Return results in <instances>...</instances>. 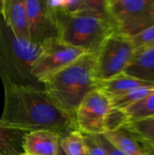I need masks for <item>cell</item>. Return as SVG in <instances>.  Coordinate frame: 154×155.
Segmentation results:
<instances>
[{
    "mask_svg": "<svg viewBox=\"0 0 154 155\" xmlns=\"http://www.w3.org/2000/svg\"><path fill=\"white\" fill-rule=\"evenodd\" d=\"M3 126L31 133L52 131L61 135L76 131L75 119L61 109L44 90L34 87L4 85Z\"/></svg>",
    "mask_w": 154,
    "mask_h": 155,
    "instance_id": "1",
    "label": "cell"
},
{
    "mask_svg": "<svg viewBox=\"0 0 154 155\" xmlns=\"http://www.w3.org/2000/svg\"><path fill=\"white\" fill-rule=\"evenodd\" d=\"M95 54L87 53L83 54L43 82L45 93L74 119L82 100L88 93L95 90L93 78Z\"/></svg>",
    "mask_w": 154,
    "mask_h": 155,
    "instance_id": "2",
    "label": "cell"
},
{
    "mask_svg": "<svg viewBox=\"0 0 154 155\" xmlns=\"http://www.w3.org/2000/svg\"><path fill=\"white\" fill-rule=\"evenodd\" d=\"M44 47L34 45L30 40L17 38L0 19V78L3 85L15 84L44 90V84L36 80L31 72Z\"/></svg>",
    "mask_w": 154,
    "mask_h": 155,
    "instance_id": "3",
    "label": "cell"
},
{
    "mask_svg": "<svg viewBox=\"0 0 154 155\" xmlns=\"http://www.w3.org/2000/svg\"><path fill=\"white\" fill-rule=\"evenodd\" d=\"M59 29V41L82 49L87 54H97L103 42L116 33L110 16L93 14H69L54 11Z\"/></svg>",
    "mask_w": 154,
    "mask_h": 155,
    "instance_id": "4",
    "label": "cell"
},
{
    "mask_svg": "<svg viewBox=\"0 0 154 155\" xmlns=\"http://www.w3.org/2000/svg\"><path fill=\"white\" fill-rule=\"evenodd\" d=\"M116 33L132 38L154 25V0H107Z\"/></svg>",
    "mask_w": 154,
    "mask_h": 155,
    "instance_id": "5",
    "label": "cell"
},
{
    "mask_svg": "<svg viewBox=\"0 0 154 155\" xmlns=\"http://www.w3.org/2000/svg\"><path fill=\"white\" fill-rule=\"evenodd\" d=\"M134 50L131 38L117 33L111 35L95 54L94 81L107 80L123 73Z\"/></svg>",
    "mask_w": 154,
    "mask_h": 155,
    "instance_id": "6",
    "label": "cell"
},
{
    "mask_svg": "<svg viewBox=\"0 0 154 155\" xmlns=\"http://www.w3.org/2000/svg\"><path fill=\"white\" fill-rule=\"evenodd\" d=\"M110 100L98 90L88 93L79 104L75 114L77 130L95 135L106 132V120L111 111Z\"/></svg>",
    "mask_w": 154,
    "mask_h": 155,
    "instance_id": "7",
    "label": "cell"
},
{
    "mask_svg": "<svg viewBox=\"0 0 154 155\" xmlns=\"http://www.w3.org/2000/svg\"><path fill=\"white\" fill-rule=\"evenodd\" d=\"M84 54L86 53L82 49L65 45L59 40L51 42L44 45L34 63L31 69L32 74L43 84L46 78L71 64Z\"/></svg>",
    "mask_w": 154,
    "mask_h": 155,
    "instance_id": "8",
    "label": "cell"
},
{
    "mask_svg": "<svg viewBox=\"0 0 154 155\" xmlns=\"http://www.w3.org/2000/svg\"><path fill=\"white\" fill-rule=\"evenodd\" d=\"M29 40L35 45L44 46L59 40V29L54 11L50 10L45 1L25 0Z\"/></svg>",
    "mask_w": 154,
    "mask_h": 155,
    "instance_id": "9",
    "label": "cell"
},
{
    "mask_svg": "<svg viewBox=\"0 0 154 155\" xmlns=\"http://www.w3.org/2000/svg\"><path fill=\"white\" fill-rule=\"evenodd\" d=\"M63 135L52 131L27 133L24 141V154L57 155Z\"/></svg>",
    "mask_w": 154,
    "mask_h": 155,
    "instance_id": "10",
    "label": "cell"
},
{
    "mask_svg": "<svg viewBox=\"0 0 154 155\" xmlns=\"http://www.w3.org/2000/svg\"><path fill=\"white\" fill-rule=\"evenodd\" d=\"M2 16L5 25L17 38L29 40L25 0H5Z\"/></svg>",
    "mask_w": 154,
    "mask_h": 155,
    "instance_id": "11",
    "label": "cell"
},
{
    "mask_svg": "<svg viewBox=\"0 0 154 155\" xmlns=\"http://www.w3.org/2000/svg\"><path fill=\"white\" fill-rule=\"evenodd\" d=\"M124 73L154 85V45L135 49Z\"/></svg>",
    "mask_w": 154,
    "mask_h": 155,
    "instance_id": "12",
    "label": "cell"
},
{
    "mask_svg": "<svg viewBox=\"0 0 154 155\" xmlns=\"http://www.w3.org/2000/svg\"><path fill=\"white\" fill-rule=\"evenodd\" d=\"M147 85L152 84L134 78L124 72L107 80L95 81V89L104 94L109 100L123 94L134 88Z\"/></svg>",
    "mask_w": 154,
    "mask_h": 155,
    "instance_id": "13",
    "label": "cell"
},
{
    "mask_svg": "<svg viewBox=\"0 0 154 155\" xmlns=\"http://www.w3.org/2000/svg\"><path fill=\"white\" fill-rule=\"evenodd\" d=\"M105 138L124 155H147L143 145L124 128L103 134Z\"/></svg>",
    "mask_w": 154,
    "mask_h": 155,
    "instance_id": "14",
    "label": "cell"
},
{
    "mask_svg": "<svg viewBox=\"0 0 154 155\" xmlns=\"http://www.w3.org/2000/svg\"><path fill=\"white\" fill-rule=\"evenodd\" d=\"M61 10L69 14H93L110 16L107 0H61Z\"/></svg>",
    "mask_w": 154,
    "mask_h": 155,
    "instance_id": "15",
    "label": "cell"
},
{
    "mask_svg": "<svg viewBox=\"0 0 154 155\" xmlns=\"http://www.w3.org/2000/svg\"><path fill=\"white\" fill-rule=\"evenodd\" d=\"M27 133L3 126L0 119V155H23Z\"/></svg>",
    "mask_w": 154,
    "mask_h": 155,
    "instance_id": "16",
    "label": "cell"
},
{
    "mask_svg": "<svg viewBox=\"0 0 154 155\" xmlns=\"http://www.w3.org/2000/svg\"><path fill=\"white\" fill-rule=\"evenodd\" d=\"M118 111L123 114V125L127 123L154 117V92L139 102Z\"/></svg>",
    "mask_w": 154,
    "mask_h": 155,
    "instance_id": "17",
    "label": "cell"
},
{
    "mask_svg": "<svg viewBox=\"0 0 154 155\" xmlns=\"http://www.w3.org/2000/svg\"><path fill=\"white\" fill-rule=\"evenodd\" d=\"M122 128L128 131L141 143L154 146V117L127 123Z\"/></svg>",
    "mask_w": 154,
    "mask_h": 155,
    "instance_id": "18",
    "label": "cell"
},
{
    "mask_svg": "<svg viewBox=\"0 0 154 155\" xmlns=\"http://www.w3.org/2000/svg\"><path fill=\"white\" fill-rule=\"evenodd\" d=\"M154 92V85H147V86H141L134 88L123 94L116 96L114 98L110 99V104L112 109L115 110H123L140 100L143 99L144 97L148 96Z\"/></svg>",
    "mask_w": 154,
    "mask_h": 155,
    "instance_id": "19",
    "label": "cell"
},
{
    "mask_svg": "<svg viewBox=\"0 0 154 155\" xmlns=\"http://www.w3.org/2000/svg\"><path fill=\"white\" fill-rule=\"evenodd\" d=\"M60 148L65 155H85V146L80 131H73L62 136Z\"/></svg>",
    "mask_w": 154,
    "mask_h": 155,
    "instance_id": "20",
    "label": "cell"
},
{
    "mask_svg": "<svg viewBox=\"0 0 154 155\" xmlns=\"http://www.w3.org/2000/svg\"><path fill=\"white\" fill-rule=\"evenodd\" d=\"M134 49L147 47L154 45V25L146 28L137 35L131 38Z\"/></svg>",
    "mask_w": 154,
    "mask_h": 155,
    "instance_id": "21",
    "label": "cell"
},
{
    "mask_svg": "<svg viewBox=\"0 0 154 155\" xmlns=\"http://www.w3.org/2000/svg\"><path fill=\"white\" fill-rule=\"evenodd\" d=\"M85 146V155H108L103 146L93 137V135L82 133Z\"/></svg>",
    "mask_w": 154,
    "mask_h": 155,
    "instance_id": "22",
    "label": "cell"
},
{
    "mask_svg": "<svg viewBox=\"0 0 154 155\" xmlns=\"http://www.w3.org/2000/svg\"><path fill=\"white\" fill-rule=\"evenodd\" d=\"M93 137L103 146V148L106 150L108 155H124L121 152H119L115 147H113V145L105 138L103 134H95L93 135Z\"/></svg>",
    "mask_w": 154,
    "mask_h": 155,
    "instance_id": "23",
    "label": "cell"
},
{
    "mask_svg": "<svg viewBox=\"0 0 154 155\" xmlns=\"http://www.w3.org/2000/svg\"><path fill=\"white\" fill-rule=\"evenodd\" d=\"M147 155H154V146L153 145H151L149 143H141Z\"/></svg>",
    "mask_w": 154,
    "mask_h": 155,
    "instance_id": "24",
    "label": "cell"
},
{
    "mask_svg": "<svg viewBox=\"0 0 154 155\" xmlns=\"http://www.w3.org/2000/svg\"><path fill=\"white\" fill-rule=\"evenodd\" d=\"M4 4H5V0H0V15H2V13H3Z\"/></svg>",
    "mask_w": 154,
    "mask_h": 155,
    "instance_id": "25",
    "label": "cell"
},
{
    "mask_svg": "<svg viewBox=\"0 0 154 155\" xmlns=\"http://www.w3.org/2000/svg\"><path fill=\"white\" fill-rule=\"evenodd\" d=\"M57 155H65V154H64V153L62 151V149L60 148V149H59V151H58V153H57Z\"/></svg>",
    "mask_w": 154,
    "mask_h": 155,
    "instance_id": "26",
    "label": "cell"
},
{
    "mask_svg": "<svg viewBox=\"0 0 154 155\" xmlns=\"http://www.w3.org/2000/svg\"><path fill=\"white\" fill-rule=\"evenodd\" d=\"M151 46H152V45H151Z\"/></svg>",
    "mask_w": 154,
    "mask_h": 155,
    "instance_id": "27",
    "label": "cell"
},
{
    "mask_svg": "<svg viewBox=\"0 0 154 155\" xmlns=\"http://www.w3.org/2000/svg\"><path fill=\"white\" fill-rule=\"evenodd\" d=\"M24 155H25V154H24Z\"/></svg>",
    "mask_w": 154,
    "mask_h": 155,
    "instance_id": "28",
    "label": "cell"
},
{
    "mask_svg": "<svg viewBox=\"0 0 154 155\" xmlns=\"http://www.w3.org/2000/svg\"><path fill=\"white\" fill-rule=\"evenodd\" d=\"M23 155H24V154H23Z\"/></svg>",
    "mask_w": 154,
    "mask_h": 155,
    "instance_id": "29",
    "label": "cell"
}]
</instances>
